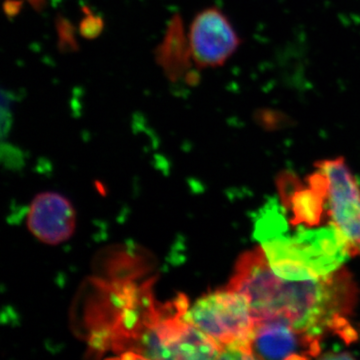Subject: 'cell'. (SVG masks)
I'll return each instance as SVG.
<instances>
[{
    "mask_svg": "<svg viewBox=\"0 0 360 360\" xmlns=\"http://www.w3.org/2000/svg\"><path fill=\"white\" fill-rule=\"evenodd\" d=\"M229 288L245 296L255 322H288L314 335L330 330L347 342L356 340L347 319L356 304L357 288L345 269L321 278L290 281L277 276L257 248L239 258Z\"/></svg>",
    "mask_w": 360,
    "mask_h": 360,
    "instance_id": "6da1fadb",
    "label": "cell"
},
{
    "mask_svg": "<svg viewBox=\"0 0 360 360\" xmlns=\"http://www.w3.org/2000/svg\"><path fill=\"white\" fill-rule=\"evenodd\" d=\"M187 321L221 349L219 359H252L250 340L255 319L243 295L227 288L203 296L186 310Z\"/></svg>",
    "mask_w": 360,
    "mask_h": 360,
    "instance_id": "7a4b0ae2",
    "label": "cell"
},
{
    "mask_svg": "<svg viewBox=\"0 0 360 360\" xmlns=\"http://www.w3.org/2000/svg\"><path fill=\"white\" fill-rule=\"evenodd\" d=\"M153 324L143 336L141 352L149 359H219L217 342L187 321L186 310Z\"/></svg>",
    "mask_w": 360,
    "mask_h": 360,
    "instance_id": "3957f363",
    "label": "cell"
},
{
    "mask_svg": "<svg viewBox=\"0 0 360 360\" xmlns=\"http://www.w3.org/2000/svg\"><path fill=\"white\" fill-rule=\"evenodd\" d=\"M317 169L326 180L331 219L342 232L350 255H360V189L342 158L319 161Z\"/></svg>",
    "mask_w": 360,
    "mask_h": 360,
    "instance_id": "277c9868",
    "label": "cell"
},
{
    "mask_svg": "<svg viewBox=\"0 0 360 360\" xmlns=\"http://www.w3.org/2000/svg\"><path fill=\"white\" fill-rule=\"evenodd\" d=\"M321 335L288 322H255L250 340L251 356L257 359H309L321 352Z\"/></svg>",
    "mask_w": 360,
    "mask_h": 360,
    "instance_id": "5b68a950",
    "label": "cell"
},
{
    "mask_svg": "<svg viewBox=\"0 0 360 360\" xmlns=\"http://www.w3.org/2000/svg\"><path fill=\"white\" fill-rule=\"evenodd\" d=\"M239 44L240 39L238 33L219 9H206L193 20L191 49L194 60L198 65H224L238 51Z\"/></svg>",
    "mask_w": 360,
    "mask_h": 360,
    "instance_id": "8992f818",
    "label": "cell"
},
{
    "mask_svg": "<svg viewBox=\"0 0 360 360\" xmlns=\"http://www.w3.org/2000/svg\"><path fill=\"white\" fill-rule=\"evenodd\" d=\"M28 229L41 243L56 245L75 232L77 214L70 201L56 193L35 196L26 219Z\"/></svg>",
    "mask_w": 360,
    "mask_h": 360,
    "instance_id": "52a82bcc",
    "label": "cell"
}]
</instances>
